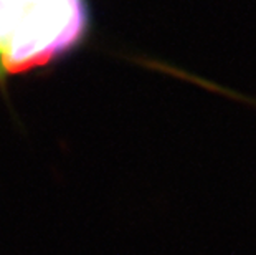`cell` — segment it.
Returning a JSON list of instances; mask_svg holds the SVG:
<instances>
[{"mask_svg":"<svg viewBox=\"0 0 256 255\" xmlns=\"http://www.w3.org/2000/svg\"><path fill=\"white\" fill-rule=\"evenodd\" d=\"M90 20L88 0H40L10 39L0 73H22L66 55L84 42Z\"/></svg>","mask_w":256,"mask_h":255,"instance_id":"1","label":"cell"},{"mask_svg":"<svg viewBox=\"0 0 256 255\" xmlns=\"http://www.w3.org/2000/svg\"><path fill=\"white\" fill-rule=\"evenodd\" d=\"M40 0H0V60L15 30Z\"/></svg>","mask_w":256,"mask_h":255,"instance_id":"2","label":"cell"}]
</instances>
